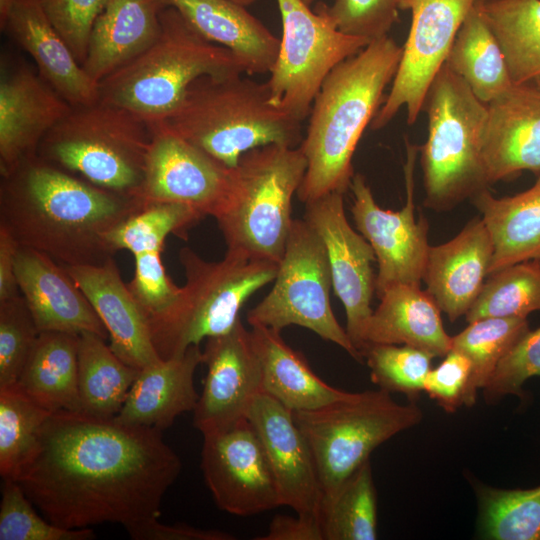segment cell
<instances>
[{"label":"cell","mask_w":540,"mask_h":540,"mask_svg":"<svg viewBox=\"0 0 540 540\" xmlns=\"http://www.w3.org/2000/svg\"><path fill=\"white\" fill-rule=\"evenodd\" d=\"M181 470L159 429L59 410L43 425L15 481L57 526L110 522L125 528L160 516L163 496Z\"/></svg>","instance_id":"6da1fadb"},{"label":"cell","mask_w":540,"mask_h":540,"mask_svg":"<svg viewBox=\"0 0 540 540\" xmlns=\"http://www.w3.org/2000/svg\"><path fill=\"white\" fill-rule=\"evenodd\" d=\"M142 205L138 197L98 187L38 155L1 176L0 227L19 246L65 266L112 258L107 234Z\"/></svg>","instance_id":"7a4b0ae2"},{"label":"cell","mask_w":540,"mask_h":540,"mask_svg":"<svg viewBox=\"0 0 540 540\" xmlns=\"http://www.w3.org/2000/svg\"><path fill=\"white\" fill-rule=\"evenodd\" d=\"M402 51L403 46L385 36L372 40L327 74L299 145L307 160L296 194L300 201L306 204L349 189L355 174L354 152L384 101V90L393 81Z\"/></svg>","instance_id":"3957f363"},{"label":"cell","mask_w":540,"mask_h":540,"mask_svg":"<svg viewBox=\"0 0 540 540\" xmlns=\"http://www.w3.org/2000/svg\"><path fill=\"white\" fill-rule=\"evenodd\" d=\"M156 123L229 168L252 149L298 147L303 140L302 122L272 104L267 83L243 74L195 80L177 107Z\"/></svg>","instance_id":"277c9868"},{"label":"cell","mask_w":540,"mask_h":540,"mask_svg":"<svg viewBox=\"0 0 540 540\" xmlns=\"http://www.w3.org/2000/svg\"><path fill=\"white\" fill-rule=\"evenodd\" d=\"M244 73L245 67L232 52L205 39L178 10L167 6L160 15L156 40L98 83L99 99L152 124L177 107L195 80Z\"/></svg>","instance_id":"5b68a950"},{"label":"cell","mask_w":540,"mask_h":540,"mask_svg":"<svg viewBox=\"0 0 540 540\" xmlns=\"http://www.w3.org/2000/svg\"><path fill=\"white\" fill-rule=\"evenodd\" d=\"M422 111L428 119L427 139L419 147L424 204L447 211L490 186L481 154L487 105L443 64Z\"/></svg>","instance_id":"8992f818"},{"label":"cell","mask_w":540,"mask_h":540,"mask_svg":"<svg viewBox=\"0 0 540 540\" xmlns=\"http://www.w3.org/2000/svg\"><path fill=\"white\" fill-rule=\"evenodd\" d=\"M307 160L301 148L271 144L243 154L230 197L215 217L227 250L278 264L293 223L292 201Z\"/></svg>","instance_id":"52a82bcc"},{"label":"cell","mask_w":540,"mask_h":540,"mask_svg":"<svg viewBox=\"0 0 540 540\" xmlns=\"http://www.w3.org/2000/svg\"><path fill=\"white\" fill-rule=\"evenodd\" d=\"M150 141L147 122L98 99L72 106L45 135L37 155L98 187L136 197Z\"/></svg>","instance_id":"ba28073f"},{"label":"cell","mask_w":540,"mask_h":540,"mask_svg":"<svg viewBox=\"0 0 540 540\" xmlns=\"http://www.w3.org/2000/svg\"><path fill=\"white\" fill-rule=\"evenodd\" d=\"M186 282L168 313L150 328L161 359L182 354L191 345L230 331L244 303L274 281L278 264L226 251L211 262L184 247L179 252Z\"/></svg>","instance_id":"9c48e42d"},{"label":"cell","mask_w":540,"mask_h":540,"mask_svg":"<svg viewBox=\"0 0 540 540\" xmlns=\"http://www.w3.org/2000/svg\"><path fill=\"white\" fill-rule=\"evenodd\" d=\"M312 451L323 501L381 444L423 419L416 401L399 404L383 390L353 392L318 409L293 412Z\"/></svg>","instance_id":"30bf717a"},{"label":"cell","mask_w":540,"mask_h":540,"mask_svg":"<svg viewBox=\"0 0 540 540\" xmlns=\"http://www.w3.org/2000/svg\"><path fill=\"white\" fill-rule=\"evenodd\" d=\"M270 292L247 313L251 327L280 331L290 325L313 331L363 358L337 321L331 304L332 277L323 241L304 219H294Z\"/></svg>","instance_id":"8fae6325"},{"label":"cell","mask_w":540,"mask_h":540,"mask_svg":"<svg viewBox=\"0 0 540 540\" xmlns=\"http://www.w3.org/2000/svg\"><path fill=\"white\" fill-rule=\"evenodd\" d=\"M282 37L266 81L273 105L302 122L327 74L371 41L346 35L302 0H277Z\"/></svg>","instance_id":"7c38bea8"},{"label":"cell","mask_w":540,"mask_h":540,"mask_svg":"<svg viewBox=\"0 0 540 540\" xmlns=\"http://www.w3.org/2000/svg\"><path fill=\"white\" fill-rule=\"evenodd\" d=\"M404 180L406 202L398 211L381 208L363 175H353L350 189L355 225L372 246L378 272L375 293L379 297L389 287L405 284L420 287L428 256V222L415 217V164L419 147L405 140Z\"/></svg>","instance_id":"4fadbf2b"},{"label":"cell","mask_w":540,"mask_h":540,"mask_svg":"<svg viewBox=\"0 0 540 540\" xmlns=\"http://www.w3.org/2000/svg\"><path fill=\"white\" fill-rule=\"evenodd\" d=\"M397 2L400 10H410L411 25L390 92L370 124L372 130L385 127L403 107L407 123L416 122L427 90L476 0Z\"/></svg>","instance_id":"5bb4252c"},{"label":"cell","mask_w":540,"mask_h":540,"mask_svg":"<svg viewBox=\"0 0 540 540\" xmlns=\"http://www.w3.org/2000/svg\"><path fill=\"white\" fill-rule=\"evenodd\" d=\"M201 469L215 504L226 513L251 516L283 506L264 446L248 418L203 434Z\"/></svg>","instance_id":"9a60e30c"},{"label":"cell","mask_w":540,"mask_h":540,"mask_svg":"<svg viewBox=\"0 0 540 540\" xmlns=\"http://www.w3.org/2000/svg\"><path fill=\"white\" fill-rule=\"evenodd\" d=\"M144 179L136 197L144 202L189 206L203 217H216L224 208L234 183L229 168L160 123L149 124Z\"/></svg>","instance_id":"2e32d148"},{"label":"cell","mask_w":540,"mask_h":540,"mask_svg":"<svg viewBox=\"0 0 540 540\" xmlns=\"http://www.w3.org/2000/svg\"><path fill=\"white\" fill-rule=\"evenodd\" d=\"M343 196L332 192L306 203L304 220L323 241L332 287L345 309L347 334L361 354L365 329L373 313L376 275L372 263L376 256L370 243L349 224Z\"/></svg>","instance_id":"e0dca14e"},{"label":"cell","mask_w":540,"mask_h":540,"mask_svg":"<svg viewBox=\"0 0 540 540\" xmlns=\"http://www.w3.org/2000/svg\"><path fill=\"white\" fill-rule=\"evenodd\" d=\"M202 363L207 372L193 410V425L203 435L247 419L255 397L263 389L251 331L241 319L230 331L205 340Z\"/></svg>","instance_id":"ac0fdd59"},{"label":"cell","mask_w":540,"mask_h":540,"mask_svg":"<svg viewBox=\"0 0 540 540\" xmlns=\"http://www.w3.org/2000/svg\"><path fill=\"white\" fill-rule=\"evenodd\" d=\"M39 74L2 58L0 77V174L12 173L37 155L45 135L70 111Z\"/></svg>","instance_id":"d6986e66"},{"label":"cell","mask_w":540,"mask_h":540,"mask_svg":"<svg viewBox=\"0 0 540 540\" xmlns=\"http://www.w3.org/2000/svg\"><path fill=\"white\" fill-rule=\"evenodd\" d=\"M248 419L262 441L282 504L297 515L320 520L323 491L312 451L293 411L262 390Z\"/></svg>","instance_id":"ffe728a7"},{"label":"cell","mask_w":540,"mask_h":540,"mask_svg":"<svg viewBox=\"0 0 540 540\" xmlns=\"http://www.w3.org/2000/svg\"><path fill=\"white\" fill-rule=\"evenodd\" d=\"M487 112L481 154L489 184L522 171L540 175V87L514 84Z\"/></svg>","instance_id":"44dd1931"},{"label":"cell","mask_w":540,"mask_h":540,"mask_svg":"<svg viewBox=\"0 0 540 540\" xmlns=\"http://www.w3.org/2000/svg\"><path fill=\"white\" fill-rule=\"evenodd\" d=\"M15 272L40 332H92L108 340L103 322L63 265L43 252L19 246Z\"/></svg>","instance_id":"7402d4cb"},{"label":"cell","mask_w":540,"mask_h":540,"mask_svg":"<svg viewBox=\"0 0 540 540\" xmlns=\"http://www.w3.org/2000/svg\"><path fill=\"white\" fill-rule=\"evenodd\" d=\"M63 266L98 314L110 348L123 362L141 370L161 360L146 317L113 257L100 265Z\"/></svg>","instance_id":"603a6c76"},{"label":"cell","mask_w":540,"mask_h":540,"mask_svg":"<svg viewBox=\"0 0 540 540\" xmlns=\"http://www.w3.org/2000/svg\"><path fill=\"white\" fill-rule=\"evenodd\" d=\"M493 243L477 217L451 240L430 246L422 276L426 292L450 321L469 311L489 275Z\"/></svg>","instance_id":"cb8c5ba5"},{"label":"cell","mask_w":540,"mask_h":540,"mask_svg":"<svg viewBox=\"0 0 540 540\" xmlns=\"http://www.w3.org/2000/svg\"><path fill=\"white\" fill-rule=\"evenodd\" d=\"M0 25L31 56L39 75L71 106L99 99L98 83L78 63L39 0H11Z\"/></svg>","instance_id":"d4e9b609"},{"label":"cell","mask_w":540,"mask_h":540,"mask_svg":"<svg viewBox=\"0 0 540 540\" xmlns=\"http://www.w3.org/2000/svg\"><path fill=\"white\" fill-rule=\"evenodd\" d=\"M202 363L200 345L142 368L115 419L131 426L163 431L182 413L193 411L199 399L194 373Z\"/></svg>","instance_id":"484cf974"},{"label":"cell","mask_w":540,"mask_h":540,"mask_svg":"<svg viewBox=\"0 0 540 540\" xmlns=\"http://www.w3.org/2000/svg\"><path fill=\"white\" fill-rule=\"evenodd\" d=\"M205 39L232 52L247 75L270 73L280 39L233 0H164Z\"/></svg>","instance_id":"4316f807"},{"label":"cell","mask_w":540,"mask_h":540,"mask_svg":"<svg viewBox=\"0 0 540 540\" xmlns=\"http://www.w3.org/2000/svg\"><path fill=\"white\" fill-rule=\"evenodd\" d=\"M164 0H109L97 18L82 64L99 83L145 51L158 37Z\"/></svg>","instance_id":"83f0119b"},{"label":"cell","mask_w":540,"mask_h":540,"mask_svg":"<svg viewBox=\"0 0 540 540\" xmlns=\"http://www.w3.org/2000/svg\"><path fill=\"white\" fill-rule=\"evenodd\" d=\"M378 298L380 303L366 326L363 346L409 345L434 357L451 350L452 337L444 329L441 310L426 290L399 284L387 288Z\"/></svg>","instance_id":"f1b7e54d"},{"label":"cell","mask_w":540,"mask_h":540,"mask_svg":"<svg viewBox=\"0 0 540 540\" xmlns=\"http://www.w3.org/2000/svg\"><path fill=\"white\" fill-rule=\"evenodd\" d=\"M252 342L262 373V389L293 412L309 411L344 400L353 392L337 389L317 376L280 331L253 326Z\"/></svg>","instance_id":"f546056e"},{"label":"cell","mask_w":540,"mask_h":540,"mask_svg":"<svg viewBox=\"0 0 540 540\" xmlns=\"http://www.w3.org/2000/svg\"><path fill=\"white\" fill-rule=\"evenodd\" d=\"M493 243L489 275L510 265L540 260V175L530 188L496 198L488 189L472 199Z\"/></svg>","instance_id":"4dcf8cb0"},{"label":"cell","mask_w":540,"mask_h":540,"mask_svg":"<svg viewBox=\"0 0 540 540\" xmlns=\"http://www.w3.org/2000/svg\"><path fill=\"white\" fill-rule=\"evenodd\" d=\"M79 334L40 332L17 381L50 412H82L78 388Z\"/></svg>","instance_id":"1f68e13d"},{"label":"cell","mask_w":540,"mask_h":540,"mask_svg":"<svg viewBox=\"0 0 540 540\" xmlns=\"http://www.w3.org/2000/svg\"><path fill=\"white\" fill-rule=\"evenodd\" d=\"M444 64L488 104L514 83L501 47L476 0L461 24Z\"/></svg>","instance_id":"d6a6232c"},{"label":"cell","mask_w":540,"mask_h":540,"mask_svg":"<svg viewBox=\"0 0 540 540\" xmlns=\"http://www.w3.org/2000/svg\"><path fill=\"white\" fill-rule=\"evenodd\" d=\"M139 371L123 362L101 336L79 334L78 388L83 413L114 418Z\"/></svg>","instance_id":"836d02e7"},{"label":"cell","mask_w":540,"mask_h":540,"mask_svg":"<svg viewBox=\"0 0 540 540\" xmlns=\"http://www.w3.org/2000/svg\"><path fill=\"white\" fill-rule=\"evenodd\" d=\"M514 84L540 78V0H479Z\"/></svg>","instance_id":"e575fe53"},{"label":"cell","mask_w":540,"mask_h":540,"mask_svg":"<svg viewBox=\"0 0 540 540\" xmlns=\"http://www.w3.org/2000/svg\"><path fill=\"white\" fill-rule=\"evenodd\" d=\"M477 534L488 540H540V486L503 489L476 482Z\"/></svg>","instance_id":"d590c367"},{"label":"cell","mask_w":540,"mask_h":540,"mask_svg":"<svg viewBox=\"0 0 540 540\" xmlns=\"http://www.w3.org/2000/svg\"><path fill=\"white\" fill-rule=\"evenodd\" d=\"M320 523L324 540L377 539V494L370 460L322 502Z\"/></svg>","instance_id":"8d00e7d4"},{"label":"cell","mask_w":540,"mask_h":540,"mask_svg":"<svg viewBox=\"0 0 540 540\" xmlns=\"http://www.w3.org/2000/svg\"><path fill=\"white\" fill-rule=\"evenodd\" d=\"M529 330L526 317H485L452 336L451 349L464 354L472 367L464 406L475 404L478 390L485 387L501 359Z\"/></svg>","instance_id":"74e56055"},{"label":"cell","mask_w":540,"mask_h":540,"mask_svg":"<svg viewBox=\"0 0 540 540\" xmlns=\"http://www.w3.org/2000/svg\"><path fill=\"white\" fill-rule=\"evenodd\" d=\"M49 410L34 401L18 383L0 387V474L16 480L32 457Z\"/></svg>","instance_id":"f35d334b"},{"label":"cell","mask_w":540,"mask_h":540,"mask_svg":"<svg viewBox=\"0 0 540 540\" xmlns=\"http://www.w3.org/2000/svg\"><path fill=\"white\" fill-rule=\"evenodd\" d=\"M466 313L468 323L485 317H526L540 310V260L519 262L490 275Z\"/></svg>","instance_id":"ab89813d"},{"label":"cell","mask_w":540,"mask_h":540,"mask_svg":"<svg viewBox=\"0 0 540 540\" xmlns=\"http://www.w3.org/2000/svg\"><path fill=\"white\" fill-rule=\"evenodd\" d=\"M204 217L195 209L179 203L143 202L106 236L116 253L127 250L133 255L148 250H163L168 235L180 237Z\"/></svg>","instance_id":"60d3db41"},{"label":"cell","mask_w":540,"mask_h":540,"mask_svg":"<svg viewBox=\"0 0 540 540\" xmlns=\"http://www.w3.org/2000/svg\"><path fill=\"white\" fill-rule=\"evenodd\" d=\"M361 355L370 369L373 383L389 393L404 394L409 401H417L423 392L434 358L409 345L380 343H366Z\"/></svg>","instance_id":"b9f144b4"},{"label":"cell","mask_w":540,"mask_h":540,"mask_svg":"<svg viewBox=\"0 0 540 540\" xmlns=\"http://www.w3.org/2000/svg\"><path fill=\"white\" fill-rule=\"evenodd\" d=\"M22 487L4 480L0 502V540H91V528H63L42 518Z\"/></svg>","instance_id":"7bdbcfd3"},{"label":"cell","mask_w":540,"mask_h":540,"mask_svg":"<svg viewBox=\"0 0 540 540\" xmlns=\"http://www.w3.org/2000/svg\"><path fill=\"white\" fill-rule=\"evenodd\" d=\"M39 334L21 294L0 301V387L17 383Z\"/></svg>","instance_id":"ee69618b"},{"label":"cell","mask_w":540,"mask_h":540,"mask_svg":"<svg viewBox=\"0 0 540 540\" xmlns=\"http://www.w3.org/2000/svg\"><path fill=\"white\" fill-rule=\"evenodd\" d=\"M399 10L397 0H334L319 3L315 11L340 32L372 41L388 36Z\"/></svg>","instance_id":"f6af8a7d"},{"label":"cell","mask_w":540,"mask_h":540,"mask_svg":"<svg viewBox=\"0 0 540 540\" xmlns=\"http://www.w3.org/2000/svg\"><path fill=\"white\" fill-rule=\"evenodd\" d=\"M540 376V327L526 332L501 359L483 390L487 403L507 395L523 396V384Z\"/></svg>","instance_id":"bcb514c9"},{"label":"cell","mask_w":540,"mask_h":540,"mask_svg":"<svg viewBox=\"0 0 540 540\" xmlns=\"http://www.w3.org/2000/svg\"><path fill=\"white\" fill-rule=\"evenodd\" d=\"M60 36L82 66L93 26L109 0H39Z\"/></svg>","instance_id":"7dc6e473"},{"label":"cell","mask_w":540,"mask_h":540,"mask_svg":"<svg viewBox=\"0 0 540 540\" xmlns=\"http://www.w3.org/2000/svg\"><path fill=\"white\" fill-rule=\"evenodd\" d=\"M444 360L432 368L424 383L423 392L448 413L465 405L471 376V362L461 352L451 349Z\"/></svg>","instance_id":"c3c4849f"},{"label":"cell","mask_w":540,"mask_h":540,"mask_svg":"<svg viewBox=\"0 0 540 540\" xmlns=\"http://www.w3.org/2000/svg\"><path fill=\"white\" fill-rule=\"evenodd\" d=\"M134 540H233L235 537L217 529H201L186 524L167 525L151 518L125 527Z\"/></svg>","instance_id":"681fc988"},{"label":"cell","mask_w":540,"mask_h":540,"mask_svg":"<svg viewBox=\"0 0 540 540\" xmlns=\"http://www.w3.org/2000/svg\"><path fill=\"white\" fill-rule=\"evenodd\" d=\"M258 540H324L320 520L297 515H275L268 532Z\"/></svg>","instance_id":"f907efd6"},{"label":"cell","mask_w":540,"mask_h":540,"mask_svg":"<svg viewBox=\"0 0 540 540\" xmlns=\"http://www.w3.org/2000/svg\"><path fill=\"white\" fill-rule=\"evenodd\" d=\"M19 245L0 227V301L20 295L15 272V257Z\"/></svg>","instance_id":"816d5d0a"},{"label":"cell","mask_w":540,"mask_h":540,"mask_svg":"<svg viewBox=\"0 0 540 540\" xmlns=\"http://www.w3.org/2000/svg\"><path fill=\"white\" fill-rule=\"evenodd\" d=\"M11 0H0V21H2L9 10Z\"/></svg>","instance_id":"f5cc1de1"},{"label":"cell","mask_w":540,"mask_h":540,"mask_svg":"<svg viewBox=\"0 0 540 540\" xmlns=\"http://www.w3.org/2000/svg\"><path fill=\"white\" fill-rule=\"evenodd\" d=\"M241 5L248 6L252 3H254L256 0H233Z\"/></svg>","instance_id":"db71d44e"},{"label":"cell","mask_w":540,"mask_h":540,"mask_svg":"<svg viewBox=\"0 0 540 540\" xmlns=\"http://www.w3.org/2000/svg\"><path fill=\"white\" fill-rule=\"evenodd\" d=\"M306 5L311 6L315 0H302Z\"/></svg>","instance_id":"11a10c76"},{"label":"cell","mask_w":540,"mask_h":540,"mask_svg":"<svg viewBox=\"0 0 540 540\" xmlns=\"http://www.w3.org/2000/svg\"><path fill=\"white\" fill-rule=\"evenodd\" d=\"M534 83H535V84H536L537 86H539V87H540V78H539V79H537V80H536V81H535Z\"/></svg>","instance_id":"9f6ffc18"}]
</instances>
